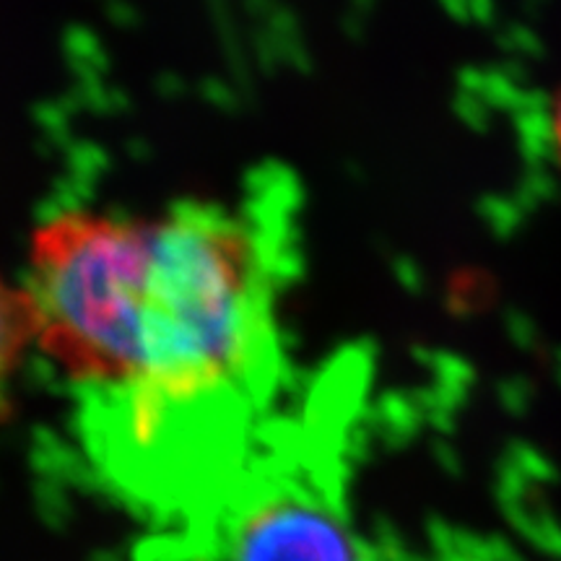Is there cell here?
Returning <instances> with one entry per match:
<instances>
[{
  "label": "cell",
  "instance_id": "1",
  "mask_svg": "<svg viewBox=\"0 0 561 561\" xmlns=\"http://www.w3.org/2000/svg\"><path fill=\"white\" fill-rule=\"evenodd\" d=\"M248 208H73L32 234L24 291L34 343L81 396L273 403L280 265Z\"/></svg>",
  "mask_w": 561,
  "mask_h": 561
},
{
  "label": "cell",
  "instance_id": "2",
  "mask_svg": "<svg viewBox=\"0 0 561 561\" xmlns=\"http://www.w3.org/2000/svg\"><path fill=\"white\" fill-rule=\"evenodd\" d=\"M333 416L273 421L248 468L195 515L153 528L136 561H364Z\"/></svg>",
  "mask_w": 561,
  "mask_h": 561
},
{
  "label": "cell",
  "instance_id": "3",
  "mask_svg": "<svg viewBox=\"0 0 561 561\" xmlns=\"http://www.w3.org/2000/svg\"><path fill=\"white\" fill-rule=\"evenodd\" d=\"M32 343V314L24 291L13 289L9 280L0 276V413L9 403L11 385Z\"/></svg>",
  "mask_w": 561,
  "mask_h": 561
},
{
  "label": "cell",
  "instance_id": "4",
  "mask_svg": "<svg viewBox=\"0 0 561 561\" xmlns=\"http://www.w3.org/2000/svg\"><path fill=\"white\" fill-rule=\"evenodd\" d=\"M551 133H553V146H557L559 159H561V91L553 102V112H551Z\"/></svg>",
  "mask_w": 561,
  "mask_h": 561
}]
</instances>
